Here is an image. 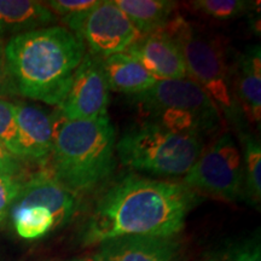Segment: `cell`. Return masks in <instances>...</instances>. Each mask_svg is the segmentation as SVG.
I'll return each instance as SVG.
<instances>
[{"label":"cell","instance_id":"6da1fadb","mask_svg":"<svg viewBox=\"0 0 261 261\" xmlns=\"http://www.w3.org/2000/svg\"><path fill=\"white\" fill-rule=\"evenodd\" d=\"M196 201L197 194L182 182L128 174L99 198L81 241L94 246L128 236L174 237Z\"/></svg>","mask_w":261,"mask_h":261},{"label":"cell","instance_id":"7a4b0ae2","mask_svg":"<svg viewBox=\"0 0 261 261\" xmlns=\"http://www.w3.org/2000/svg\"><path fill=\"white\" fill-rule=\"evenodd\" d=\"M85 56V44L62 25H50L9 39L8 69L17 94L50 106L67 96Z\"/></svg>","mask_w":261,"mask_h":261},{"label":"cell","instance_id":"3957f363","mask_svg":"<svg viewBox=\"0 0 261 261\" xmlns=\"http://www.w3.org/2000/svg\"><path fill=\"white\" fill-rule=\"evenodd\" d=\"M63 119V117H62ZM116 132L110 117L68 121L55 126L52 174L70 191H90L115 169Z\"/></svg>","mask_w":261,"mask_h":261},{"label":"cell","instance_id":"277c9868","mask_svg":"<svg viewBox=\"0 0 261 261\" xmlns=\"http://www.w3.org/2000/svg\"><path fill=\"white\" fill-rule=\"evenodd\" d=\"M203 138L169 132L156 121L137 123L116 142L126 167L155 175L187 174L203 152Z\"/></svg>","mask_w":261,"mask_h":261},{"label":"cell","instance_id":"5b68a950","mask_svg":"<svg viewBox=\"0 0 261 261\" xmlns=\"http://www.w3.org/2000/svg\"><path fill=\"white\" fill-rule=\"evenodd\" d=\"M162 31L180 48L190 80L200 85L219 112H223L237 129L244 128L243 115L234 102L231 89L224 45L218 39L196 32L181 16L169 19Z\"/></svg>","mask_w":261,"mask_h":261},{"label":"cell","instance_id":"8992f818","mask_svg":"<svg viewBox=\"0 0 261 261\" xmlns=\"http://www.w3.org/2000/svg\"><path fill=\"white\" fill-rule=\"evenodd\" d=\"M182 184L227 201L243 197L242 156L230 132L221 135L202 152Z\"/></svg>","mask_w":261,"mask_h":261},{"label":"cell","instance_id":"52a82bcc","mask_svg":"<svg viewBox=\"0 0 261 261\" xmlns=\"http://www.w3.org/2000/svg\"><path fill=\"white\" fill-rule=\"evenodd\" d=\"M132 99L151 115L163 109H178L197 116L213 130L219 127L218 107L200 85L188 77L158 81L151 89Z\"/></svg>","mask_w":261,"mask_h":261},{"label":"cell","instance_id":"ba28073f","mask_svg":"<svg viewBox=\"0 0 261 261\" xmlns=\"http://www.w3.org/2000/svg\"><path fill=\"white\" fill-rule=\"evenodd\" d=\"M109 92L102 58L89 52L75 70L70 89L58 109L68 121L98 119L108 115Z\"/></svg>","mask_w":261,"mask_h":261},{"label":"cell","instance_id":"9c48e42d","mask_svg":"<svg viewBox=\"0 0 261 261\" xmlns=\"http://www.w3.org/2000/svg\"><path fill=\"white\" fill-rule=\"evenodd\" d=\"M140 37L128 17L112 0H102L91 10L77 38L99 58L122 54Z\"/></svg>","mask_w":261,"mask_h":261},{"label":"cell","instance_id":"30bf717a","mask_svg":"<svg viewBox=\"0 0 261 261\" xmlns=\"http://www.w3.org/2000/svg\"><path fill=\"white\" fill-rule=\"evenodd\" d=\"M126 51L158 81L188 77L180 48L162 29L140 35Z\"/></svg>","mask_w":261,"mask_h":261},{"label":"cell","instance_id":"8fae6325","mask_svg":"<svg viewBox=\"0 0 261 261\" xmlns=\"http://www.w3.org/2000/svg\"><path fill=\"white\" fill-rule=\"evenodd\" d=\"M12 205H40L55 218V228L67 225L77 210L76 194L62 185L54 174L38 172L22 181L21 191Z\"/></svg>","mask_w":261,"mask_h":261},{"label":"cell","instance_id":"7c38bea8","mask_svg":"<svg viewBox=\"0 0 261 261\" xmlns=\"http://www.w3.org/2000/svg\"><path fill=\"white\" fill-rule=\"evenodd\" d=\"M18 159L44 161L54 148V119L40 108L15 104Z\"/></svg>","mask_w":261,"mask_h":261},{"label":"cell","instance_id":"4fadbf2b","mask_svg":"<svg viewBox=\"0 0 261 261\" xmlns=\"http://www.w3.org/2000/svg\"><path fill=\"white\" fill-rule=\"evenodd\" d=\"M180 244L174 237L128 236L100 244L94 255L102 261H179Z\"/></svg>","mask_w":261,"mask_h":261},{"label":"cell","instance_id":"5bb4252c","mask_svg":"<svg viewBox=\"0 0 261 261\" xmlns=\"http://www.w3.org/2000/svg\"><path fill=\"white\" fill-rule=\"evenodd\" d=\"M232 94L241 114L260 126L261 119V50L254 45L238 55L230 73Z\"/></svg>","mask_w":261,"mask_h":261},{"label":"cell","instance_id":"9a60e30c","mask_svg":"<svg viewBox=\"0 0 261 261\" xmlns=\"http://www.w3.org/2000/svg\"><path fill=\"white\" fill-rule=\"evenodd\" d=\"M56 22L57 16L40 2L0 0V38L46 28Z\"/></svg>","mask_w":261,"mask_h":261},{"label":"cell","instance_id":"2e32d148","mask_svg":"<svg viewBox=\"0 0 261 261\" xmlns=\"http://www.w3.org/2000/svg\"><path fill=\"white\" fill-rule=\"evenodd\" d=\"M102 65L109 90L115 92L135 97L158 83L138 61L123 52L103 58Z\"/></svg>","mask_w":261,"mask_h":261},{"label":"cell","instance_id":"e0dca14e","mask_svg":"<svg viewBox=\"0 0 261 261\" xmlns=\"http://www.w3.org/2000/svg\"><path fill=\"white\" fill-rule=\"evenodd\" d=\"M115 5L125 14L140 35L158 32L168 23L177 3L169 0H116Z\"/></svg>","mask_w":261,"mask_h":261},{"label":"cell","instance_id":"ac0fdd59","mask_svg":"<svg viewBox=\"0 0 261 261\" xmlns=\"http://www.w3.org/2000/svg\"><path fill=\"white\" fill-rule=\"evenodd\" d=\"M238 130L242 148L243 197L252 203H259L261 198V145L255 136L244 128Z\"/></svg>","mask_w":261,"mask_h":261},{"label":"cell","instance_id":"d6986e66","mask_svg":"<svg viewBox=\"0 0 261 261\" xmlns=\"http://www.w3.org/2000/svg\"><path fill=\"white\" fill-rule=\"evenodd\" d=\"M10 217L16 232L23 240L44 237L55 228V218L40 205H12Z\"/></svg>","mask_w":261,"mask_h":261},{"label":"cell","instance_id":"ffe728a7","mask_svg":"<svg viewBox=\"0 0 261 261\" xmlns=\"http://www.w3.org/2000/svg\"><path fill=\"white\" fill-rule=\"evenodd\" d=\"M154 121L160 123L169 132L181 136L201 137L214 132L202 120L191 113L178 109H163L154 114Z\"/></svg>","mask_w":261,"mask_h":261},{"label":"cell","instance_id":"44dd1931","mask_svg":"<svg viewBox=\"0 0 261 261\" xmlns=\"http://www.w3.org/2000/svg\"><path fill=\"white\" fill-rule=\"evenodd\" d=\"M100 0H51L47 2L48 9L55 15H60L67 29L79 35L81 25L91 10L99 4Z\"/></svg>","mask_w":261,"mask_h":261},{"label":"cell","instance_id":"7402d4cb","mask_svg":"<svg viewBox=\"0 0 261 261\" xmlns=\"http://www.w3.org/2000/svg\"><path fill=\"white\" fill-rule=\"evenodd\" d=\"M192 8L212 18L227 21L249 14L255 8V3L246 0H197L192 2Z\"/></svg>","mask_w":261,"mask_h":261},{"label":"cell","instance_id":"603a6c76","mask_svg":"<svg viewBox=\"0 0 261 261\" xmlns=\"http://www.w3.org/2000/svg\"><path fill=\"white\" fill-rule=\"evenodd\" d=\"M0 144L18 158L15 104L0 98Z\"/></svg>","mask_w":261,"mask_h":261},{"label":"cell","instance_id":"cb8c5ba5","mask_svg":"<svg viewBox=\"0 0 261 261\" xmlns=\"http://www.w3.org/2000/svg\"><path fill=\"white\" fill-rule=\"evenodd\" d=\"M21 178L0 177V224L10 215L12 204L21 191Z\"/></svg>","mask_w":261,"mask_h":261},{"label":"cell","instance_id":"d4e9b609","mask_svg":"<svg viewBox=\"0 0 261 261\" xmlns=\"http://www.w3.org/2000/svg\"><path fill=\"white\" fill-rule=\"evenodd\" d=\"M227 261H261L259 242L252 240L238 244L228 253Z\"/></svg>","mask_w":261,"mask_h":261},{"label":"cell","instance_id":"484cf974","mask_svg":"<svg viewBox=\"0 0 261 261\" xmlns=\"http://www.w3.org/2000/svg\"><path fill=\"white\" fill-rule=\"evenodd\" d=\"M23 167L22 160L9 151L4 145L0 144V177L19 178Z\"/></svg>","mask_w":261,"mask_h":261},{"label":"cell","instance_id":"4316f807","mask_svg":"<svg viewBox=\"0 0 261 261\" xmlns=\"http://www.w3.org/2000/svg\"><path fill=\"white\" fill-rule=\"evenodd\" d=\"M17 96L14 83L10 76L8 64L5 57V45L3 44V39L0 38V98Z\"/></svg>","mask_w":261,"mask_h":261},{"label":"cell","instance_id":"83f0119b","mask_svg":"<svg viewBox=\"0 0 261 261\" xmlns=\"http://www.w3.org/2000/svg\"><path fill=\"white\" fill-rule=\"evenodd\" d=\"M249 23H250V25H252L253 32L255 33V35L259 37L260 35V15H259V12H257L256 15H253L252 17H250Z\"/></svg>","mask_w":261,"mask_h":261},{"label":"cell","instance_id":"f1b7e54d","mask_svg":"<svg viewBox=\"0 0 261 261\" xmlns=\"http://www.w3.org/2000/svg\"><path fill=\"white\" fill-rule=\"evenodd\" d=\"M67 261H90V259H81V257H77V259H71Z\"/></svg>","mask_w":261,"mask_h":261},{"label":"cell","instance_id":"f546056e","mask_svg":"<svg viewBox=\"0 0 261 261\" xmlns=\"http://www.w3.org/2000/svg\"><path fill=\"white\" fill-rule=\"evenodd\" d=\"M90 261H102V260L97 259V257H94V256H93V259H90Z\"/></svg>","mask_w":261,"mask_h":261},{"label":"cell","instance_id":"4dcf8cb0","mask_svg":"<svg viewBox=\"0 0 261 261\" xmlns=\"http://www.w3.org/2000/svg\"><path fill=\"white\" fill-rule=\"evenodd\" d=\"M204 261H218V260H214V259H212V260H204Z\"/></svg>","mask_w":261,"mask_h":261}]
</instances>
